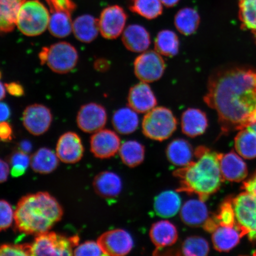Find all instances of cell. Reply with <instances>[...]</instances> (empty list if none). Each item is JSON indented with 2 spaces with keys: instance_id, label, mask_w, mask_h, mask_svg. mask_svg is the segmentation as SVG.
<instances>
[{
  "instance_id": "obj_25",
  "label": "cell",
  "mask_w": 256,
  "mask_h": 256,
  "mask_svg": "<svg viewBox=\"0 0 256 256\" xmlns=\"http://www.w3.org/2000/svg\"><path fill=\"white\" fill-rule=\"evenodd\" d=\"M74 36L83 43H90L98 37V20L91 15L84 14L76 18L72 23Z\"/></svg>"
},
{
  "instance_id": "obj_37",
  "label": "cell",
  "mask_w": 256,
  "mask_h": 256,
  "mask_svg": "<svg viewBox=\"0 0 256 256\" xmlns=\"http://www.w3.org/2000/svg\"><path fill=\"white\" fill-rule=\"evenodd\" d=\"M239 17L242 28L256 35V0H239Z\"/></svg>"
},
{
  "instance_id": "obj_4",
  "label": "cell",
  "mask_w": 256,
  "mask_h": 256,
  "mask_svg": "<svg viewBox=\"0 0 256 256\" xmlns=\"http://www.w3.org/2000/svg\"><path fill=\"white\" fill-rule=\"evenodd\" d=\"M178 124L177 118L170 110L163 106L156 107L144 116L142 132L150 139L162 142L174 134Z\"/></svg>"
},
{
  "instance_id": "obj_31",
  "label": "cell",
  "mask_w": 256,
  "mask_h": 256,
  "mask_svg": "<svg viewBox=\"0 0 256 256\" xmlns=\"http://www.w3.org/2000/svg\"><path fill=\"white\" fill-rule=\"evenodd\" d=\"M155 50L162 56H174L178 53L180 40L178 34L170 30L158 32L154 42Z\"/></svg>"
},
{
  "instance_id": "obj_40",
  "label": "cell",
  "mask_w": 256,
  "mask_h": 256,
  "mask_svg": "<svg viewBox=\"0 0 256 256\" xmlns=\"http://www.w3.org/2000/svg\"><path fill=\"white\" fill-rule=\"evenodd\" d=\"M14 219V212L11 204L4 200H0V232L11 226Z\"/></svg>"
},
{
  "instance_id": "obj_32",
  "label": "cell",
  "mask_w": 256,
  "mask_h": 256,
  "mask_svg": "<svg viewBox=\"0 0 256 256\" xmlns=\"http://www.w3.org/2000/svg\"><path fill=\"white\" fill-rule=\"evenodd\" d=\"M119 153L124 164L132 168L142 164L145 158V148L136 140H128L121 144Z\"/></svg>"
},
{
  "instance_id": "obj_54",
  "label": "cell",
  "mask_w": 256,
  "mask_h": 256,
  "mask_svg": "<svg viewBox=\"0 0 256 256\" xmlns=\"http://www.w3.org/2000/svg\"><path fill=\"white\" fill-rule=\"evenodd\" d=\"M1 76H2L1 72H0V78H1Z\"/></svg>"
},
{
  "instance_id": "obj_36",
  "label": "cell",
  "mask_w": 256,
  "mask_h": 256,
  "mask_svg": "<svg viewBox=\"0 0 256 256\" xmlns=\"http://www.w3.org/2000/svg\"><path fill=\"white\" fill-rule=\"evenodd\" d=\"M178 255L186 256H206L209 254L210 245L202 236H188L182 243Z\"/></svg>"
},
{
  "instance_id": "obj_35",
  "label": "cell",
  "mask_w": 256,
  "mask_h": 256,
  "mask_svg": "<svg viewBox=\"0 0 256 256\" xmlns=\"http://www.w3.org/2000/svg\"><path fill=\"white\" fill-rule=\"evenodd\" d=\"M163 4L160 0H131V11L142 17L152 20L162 14Z\"/></svg>"
},
{
  "instance_id": "obj_39",
  "label": "cell",
  "mask_w": 256,
  "mask_h": 256,
  "mask_svg": "<svg viewBox=\"0 0 256 256\" xmlns=\"http://www.w3.org/2000/svg\"><path fill=\"white\" fill-rule=\"evenodd\" d=\"M10 161L12 166V174L17 178L24 174L30 163V158L26 153L20 151L14 152Z\"/></svg>"
},
{
  "instance_id": "obj_16",
  "label": "cell",
  "mask_w": 256,
  "mask_h": 256,
  "mask_svg": "<svg viewBox=\"0 0 256 256\" xmlns=\"http://www.w3.org/2000/svg\"><path fill=\"white\" fill-rule=\"evenodd\" d=\"M56 152L60 161L67 164H74L82 158L84 148L78 134L68 132L60 138Z\"/></svg>"
},
{
  "instance_id": "obj_24",
  "label": "cell",
  "mask_w": 256,
  "mask_h": 256,
  "mask_svg": "<svg viewBox=\"0 0 256 256\" xmlns=\"http://www.w3.org/2000/svg\"><path fill=\"white\" fill-rule=\"evenodd\" d=\"M94 187L96 194L106 198L116 197L122 188L119 176L112 172H103L96 176Z\"/></svg>"
},
{
  "instance_id": "obj_41",
  "label": "cell",
  "mask_w": 256,
  "mask_h": 256,
  "mask_svg": "<svg viewBox=\"0 0 256 256\" xmlns=\"http://www.w3.org/2000/svg\"><path fill=\"white\" fill-rule=\"evenodd\" d=\"M32 256L31 244H4L0 246V256Z\"/></svg>"
},
{
  "instance_id": "obj_21",
  "label": "cell",
  "mask_w": 256,
  "mask_h": 256,
  "mask_svg": "<svg viewBox=\"0 0 256 256\" xmlns=\"http://www.w3.org/2000/svg\"><path fill=\"white\" fill-rule=\"evenodd\" d=\"M209 217V212L204 202L200 199L188 200L181 208V220L188 226H203Z\"/></svg>"
},
{
  "instance_id": "obj_26",
  "label": "cell",
  "mask_w": 256,
  "mask_h": 256,
  "mask_svg": "<svg viewBox=\"0 0 256 256\" xmlns=\"http://www.w3.org/2000/svg\"><path fill=\"white\" fill-rule=\"evenodd\" d=\"M112 121L116 132L123 135L135 132L140 122L137 112L130 107L121 108L115 112Z\"/></svg>"
},
{
  "instance_id": "obj_8",
  "label": "cell",
  "mask_w": 256,
  "mask_h": 256,
  "mask_svg": "<svg viewBox=\"0 0 256 256\" xmlns=\"http://www.w3.org/2000/svg\"><path fill=\"white\" fill-rule=\"evenodd\" d=\"M236 226L242 238L256 240V197L248 192H242L232 199Z\"/></svg>"
},
{
  "instance_id": "obj_13",
  "label": "cell",
  "mask_w": 256,
  "mask_h": 256,
  "mask_svg": "<svg viewBox=\"0 0 256 256\" xmlns=\"http://www.w3.org/2000/svg\"><path fill=\"white\" fill-rule=\"evenodd\" d=\"M52 121V114L46 106H28L23 114L24 126L32 135L40 136L49 130Z\"/></svg>"
},
{
  "instance_id": "obj_19",
  "label": "cell",
  "mask_w": 256,
  "mask_h": 256,
  "mask_svg": "<svg viewBox=\"0 0 256 256\" xmlns=\"http://www.w3.org/2000/svg\"><path fill=\"white\" fill-rule=\"evenodd\" d=\"M150 236L156 252L174 245L178 241V235L174 224L167 220H162L152 224Z\"/></svg>"
},
{
  "instance_id": "obj_47",
  "label": "cell",
  "mask_w": 256,
  "mask_h": 256,
  "mask_svg": "<svg viewBox=\"0 0 256 256\" xmlns=\"http://www.w3.org/2000/svg\"><path fill=\"white\" fill-rule=\"evenodd\" d=\"M10 174L9 166L7 162L0 158V184L8 180Z\"/></svg>"
},
{
  "instance_id": "obj_6",
  "label": "cell",
  "mask_w": 256,
  "mask_h": 256,
  "mask_svg": "<svg viewBox=\"0 0 256 256\" xmlns=\"http://www.w3.org/2000/svg\"><path fill=\"white\" fill-rule=\"evenodd\" d=\"M39 56L42 64H46L52 71L58 74L71 72L78 60V50L66 42L43 48Z\"/></svg>"
},
{
  "instance_id": "obj_30",
  "label": "cell",
  "mask_w": 256,
  "mask_h": 256,
  "mask_svg": "<svg viewBox=\"0 0 256 256\" xmlns=\"http://www.w3.org/2000/svg\"><path fill=\"white\" fill-rule=\"evenodd\" d=\"M59 158L52 150L42 148L33 154L30 158V166L35 172L49 174L58 168Z\"/></svg>"
},
{
  "instance_id": "obj_50",
  "label": "cell",
  "mask_w": 256,
  "mask_h": 256,
  "mask_svg": "<svg viewBox=\"0 0 256 256\" xmlns=\"http://www.w3.org/2000/svg\"><path fill=\"white\" fill-rule=\"evenodd\" d=\"M20 148L22 150V152L25 153L28 152L32 149L31 144L30 142H27V140H24V142L20 144Z\"/></svg>"
},
{
  "instance_id": "obj_48",
  "label": "cell",
  "mask_w": 256,
  "mask_h": 256,
  "mask_svg": "<svg viewBox=\"0 0 256 256\" xmlns=\"http://www.w3.org/2000/svg\"><path fill=\"white\" fill-rule=\"evenodd\" d=\"M11 110L8 106L0 102V123L7 121L10 117Z\"/></svg>"
},
{
  "instance_id": "obj_22",
  "label": "cell",
  "mask_w": 256,
  "mask_h": 256,
  "mask_svg": "<svg viewBox=\"0 0 256 256\" xmlns=\"http://www.w3.org/2000/svg\"><path fill=\"white\" fill-rule=\"evenodd\" d=\"M242 234L236 226H218L212 232L214 248L220 252H228L238 244Z\"/></svg>"
},
{
  "instance_id": "obj_33",
  "label": "cell",
  "mask_w": 256,
  "mask_h": 256,
  "mask_svg": "<svg viewBox=\"0 0 256 256\" xmlns=\"http://www.w3.org/2000/svg\"><path fill=\"white\" fill-rule=\"evenodd\" d=\"M235 148L242 158L252 159L256 158V132L250 128L240 130L235 138Z\"/></svg>"
},
{
  "instance_id": "obj_14",
  "label": "cell",
  "mask_w": 256,
  "mask_h": 256,
  "mask_svg": "<svg viewBox=\"0 0 256 256\" xmlns=\"http://www.w3.org/2000/svg\"><path fill=\"white\" fill-rule=\"evenodd\" d=\"M120 146V138L111 130L102 129L91 138V152L98 158H112L119 152Z\"/></svg>"
},
{
  "instance_id": "obj_17",
  "label": "cell",
  "mask_w": 256,
  "mask_h": 256,
  "mask_svg": "<svg viewBox=\"0 0 256 256\" xmlns=\"http://www.w3.org/2000/svg\"><path fill=\"white\" fill-rule=\"evenodd\" d=\"M220 166L224 180L240 182L247 177V165L241 156L234 152L226 154H220Z\"/></svg>"
},
{
  "instance_id": "obj_23",
  "label": "cell",
  "mask_w": 256,
  "mask_h": 256,
  "mask_svg": "<svg viewBox=\"0 0 256 256\" xmlns=\"http://www.w3.org/2000/svg\"><path fill=\"white\" fill-rule=\"evenodd\" d=\"M166 156L172 164L184 168L194 161V150L187 140L178 138L168 144Z\"/></svg>"
},
{
  "instance_id": "obj_55",
  "label": "cell",
  "mask_w": 256,
  "mask_h": 256,
  "mask_svg": "<svg viewBox=\"0 0 256 256\" xmlns=\"http://www.w3.org/2000/svg\"><path fill=\"white\" fill-rule=\"evenodd\" d=\"M255 37H256V35Z\"/></svg>"
},
{
  "instance_id": "obj_49",
  "label": "cell",
  "mask_w": 256,
  "mask_h": 256,
  "mask_svg": "<svg viewBox=\"0 0 256 256\" xmlns=\"http://www.w3.org/2000/svg\"><path fill=\"white\" fill-rule=\"evenodd\" d=\"M110 66V62L104 59H98L94 62V68L98 72L107 71Z\"/></svg>"
},
{
  "instance_id": "obj_2",
  "label": "cell",
  "mask_w": 256,
  "mask_h": 256,
  "mask_svg": "<svg viewBox=\"0 0 256 256\" xmlns=\"http://www.w3.org/2000/svg\"><path fill=\"white\" fill-rule=\"evenodd\" d=\"M220 154L206 146H200L194 150L196 160L174 172L179 180L177 191L196 194L206 201L220 190L224 179L220 166Z\"/></svg>"
},
{
  "instance_id": "obj_29",
  "label": "cell",
  "mask_w": 256,
  "mask_h": 256,
  "mask_svg": "<svg viewBox=\"0 0 256 256\" xmlns=\"http://www.w3.org/2000/svg\"><path fill=\"white\" fill-rule=\"evenodd\" d=\"M200 18L196 10L190 8L179 10L174 18V25L177 30L184 36H190L200 26Z\"/></svg>"
},
{
  "instance_id": "obj_27",
  "label": "cell",
  "mask_w": 256,
  "mask_h": 256,
  "mask_svg": "<svg viewBox=\"0 0 256 256\" xmlns=\"http://www.w3.org/2000/svg\"><path fill=\"white\" fill-rule=\"evenodd\" d=\"M181 198L176 192H162L156 198L154 208L160 216L170 218L177 214L181 208Z\"/></svg>"
},
{
  "instance_id": "obj_15",
  "label": "cell",
  "mask_w": 256,
  "mask_h": 256,
  "mask_svg": "<svg viewBox=\"0 0 256 256\" xmlns=\"http://www.w3.org/2000/svg\"><path fill=\"white\" fill-rule=\"evenodd\" d=\"M128 103L137 113L146 114L156 107L158 99L148 83L140 82L130 88Z\"/></svg>"
},
{
  "instance_id": "obj_51",
  "label": "cell",
  "mask_w": 256,
  "mask_h": 256,
  "mask_svg": "<svg viewBox=\"0 0 256 256\" xmlns=\"http://www.w3.org/2000/svg\"><path fill=\"white\" fill-rule=\"evenodd\" d=\"M179 1L180 0H160L162 4L168 8L174 7V6L178 4Z\"/></svg>"
},
{
  "instance_id": "obj_3",
  "label": "cell",
  "mask_w": 256,
  "mask_h": 256,
  "mask_svg": "<svg viewBox=\"0 0 256 256\" xmlns=\"http://www.w3.org/2000/svg\"><path fill=\"white\" fill-rule=\"evenodd\" d=\"M63 209L47 192L28 194L18 201L14 211L16 228L26 234L49 231L62 219Z\"/></svg>"
},
{
  "instance_id": "obj_10",
  "label": "cell",
  "mask_w": 256,
  "mask_h": 256,
  "mask_svg": "<svg viewBox=\"0 0 256 256\" xmlns=\"http://www.w3.org/2000/svg\"><path fill=\"white\" fill-rule=\"evenodd\" d=\"M126 14L120 6L114 5L105 8L98 20L102 36L107 40L116 39L126 28Z\"/></svg>"
},
{
  "instance_id": "obj_38",
  "label": "cell",
  "mask_w": 256,
  "mask_h": 256,
  "mask_svg": "<svg viewBox=\"0 0 256 256\" xmlns=\"http://www.w3.org/2000/svg\"><path fill=\"white\" fill-rule=\"evenodd\" d=\"M232 198H228L224 200L222 206H220L218 212L214 214L211 217L217 225L236 226V219L234 212L232 204Z\"/></svg>"
},
{
  "instance_id": "obj_46",
  "label": "cell",
  "mask_w": 256,
  "mask_h": 256,
  "mask_svg": "<svg viewBox=\"0 0 256 256\" xmlns=\"http://www.w3.org/2000/svg\"><path fill=\"white\" fill-rule=\"evenodd\" d=\"M242 188L256 197V172L250 178L243 183Z\"/></svg>"
},
{
  "instance_id": "obj_18",
  "label": "cell",
  "mask_w": 256,
  "mask_h": 256,
  "mask_svg": "<svg viewBox=\"0 0 256 256\" xmlns=\"http://www.w3.org/2000/svg\"><path fill=\"white\" fill-rule=\"evenodd\" d=\"M122 34V40L124 46L130 52H145L152 43L148 31L142 25L130 24L124 28Z\"/></svg>"
},
{
  "instance_id": "obj_44",
  "label": "cell",
  "mask_w": 256,
  "mask_h": 256,
  "mask_svg": "<svg viewBox=\"0 0 256 256\" xmlns=\"http://www.w3.org/2000/svg\"><path fill=\"white\" fill-rule=\"evenodd\" d=\"M12 130L10 124L6 122L0 123V140L8 142L12 139Z\"/></svg>"
},
{
  "instance_id": "obj_28",
  "label": "cell",
  "mask_w": 256,
  "mask_h": 256,
  "mask_svg": "<svg viewBox=\"0 0 256 256\" xmlns=\"http://www.w3.org/2000/svg\"><path fill=\"white\" fill-rule=\"evenodd\" d=\"M26 1L0 0V34L8 33L14 30L19 10Z\"/></svg>"
},
{
  "instance_id": "obj_42",
  "label": "cell",
  "mask_w": 256,
  "mask_h": 256,
  "mask_svg": "<svg viewBox=\"0 0 256 256\" xmlns=\"http://www.w3.org/2000/svg\"><path fill=\"white\" fill-rule=\"evenodd\" d=\"M74 256H104L100 246L98 242H86L78 246L74 250Z\"/></svg>"
},
{
  "instance_id": "obj_9",
  "label": "cell",
  "mask_w": 256,
  "mask_h": 256,
  "mask_svg": "<svg viewBox=\"0 0 256 256\" xmlns=\"http://www.w3.org/2000/svg\"><path fill=\"white\" fill-rule=\"evenodd\" d=\"M165 60L155 50H146L136 58L134 63V72L140 82L150 83L158 81L166 70Z\"/></svg>"
},
{
  "instance_id": "obj_7",
  "label": "cell",
  "mask_w": 256,
  "mask_h": 256,
  "mask_svg": "<svg viewBox=\"0 0 256 256\" xmlns=\"http://www.w3.org/2000/svg\"><path fill=\"white\" fill-rule=\"evenodd\" d=\"M79 241L78 236L67 238L54 232L42 233L31 244L32 256H72Z\"/></svg>"
},
{
  "instance_id": "obj_53",
  "label": "cell",
  "mask_w": 256,
  "mask_h": 256,
  "mask_svg": "<svg viewBox=\"0 0 256 256\" xmlns=\"http://www.w3.org/2000/svg\"><path fill=\"white\" fill-rule=\"evenodd\" d=\"M250 128V129L254 130L256 132V121L254 122V123H252L250 126L248 127Z\"/></svg>"
},
{
  "instance_id": "obj_52",
  "label": "cell",
  "mask_w": 256,
  "mask_h": 256,
  "mask_svg": "<svg viewBox=\"0 0 256 256\" xmlns=\"http://www.w3.org/2000/svg\"><path fill=\"white\" fill-rule=\"evenodd\" d=\"M6 90L4 85L2 84V82H0V100L4 98L6 96Z\"/></svg>"
},
{
  "instance_id": "obj_43",
  "label": "cell",
  "mask_w": 256,
  "mask_h": 256,
  "mask_svg": "<svg viewBox=\"0 0 256 256\" xmlns=\"http://www.w3.org/2000/svg\"><path fill=\"white\" fill-rule=\"evenodd\" d=\"M50 12L60 11L72 14L75 10L76 5L72 0H46Z\"/></svg>"
},
{
  "instance_id": "obj_1",
  "label": "cell",
  "mask_w": 256,
  "mask_h": 256,
  "mask_svg": "<svg viewBox=\"0 0 256 256\" xmlns=\"http://www.w3.org/2000/svg\"><path fill=\"white\" fill-rule=\"evenodd\" d=\"M204 100L216 110L222 133L248 127L256 121V70L232 66L216 69Z\"/></svg>"
},
{
  "instance_id": "obj_11",
  "label": "cell",
  "mask_w": 256,
  "mask_h": 256,
  "mask_svg": "<svg viewBox=\"0 0 256 256\" xmlns=\"http://www.w3.org/2000/svg\"><path fill=\"white\" fill-rule=\"evenodd\" d=\"M97 242L104 256H126L132 250L134 246L132 236L122 229H115L104 233Z\"/></svg>"
},
{
  "instance_id": "obj_45",
  "label": "cell",
  "mask_w": 256,
  "mask_h": 256,
  "mask_svg": "<svg viewBox=\"0 0 256 256\" xmlns=\"http://www.w3.org/2000/svg\"><path fill=\"white\" fill-rule=\"evenodd\" d=\"M5 88L10 94L16 97H20L24 94L23 86L18 82H14L6 84Z\"/></svg>"
},
{
  "instance_id": "obj_5",
  "label": "cell",
  "mask_w": 256,
  "mask_h": 256,
  "mask_svg": "<svg viewBox=\"0 0 256 256\" xmlns=\"http://www.w3.org/2000/svg\"><path fill=\"white\" fill-rule=\"evenodd\" d=\"M50 14L39 0L26 1L19 10L16 25L28 36H38L46 30Z\"/></svg>"
},
{
  "instance_id": "obj_20",
  "label": "cell",
  "mask_w": 256,
  "mask_h": 256,
  "mask_svg": "<svg viewBox=\"0 0 256 256\" xmlns=\"http://www.w3.org/2000/svg\"><path fill=\"white\" fill-rule=\"evenodd\" d=\"M181 126L182 132L188 137L202 135L208 126L206 114L199 108H188L182 114Z\"/></svg>"
},
{
  "instance_id": "obj_34",
  "label": "cell",
  "mask_w": 256,
  "mask_h": 256,
  "mask_svg": "<svg viewBox=\"0 0 256 256\" xmlns=\"http://www.w3.org/2000/svg\"><path fill=\"white\" fill-rule=\"evenodd\" d=\"M72 14L64 12H50L48 28L54 36H68L72 30Z\"/></svg>"
},
{
  "instance_id": "obj_12",
  "label": "cell",
  "mask_w": 256,
  "mask_h": 256,
  "mask_svg": "<svg viewBox=\"0 0 256 256\" xmlns=\"http://www.w3.org/2000/svg\"><path fill=\"white\" fill-rule=\"evenodd\" d=\"M107 120V112L103 106L90 103L83 105L80 108L76 123L83 132L95 133L103 129Z\"/></svg>"
}]
</instances>
